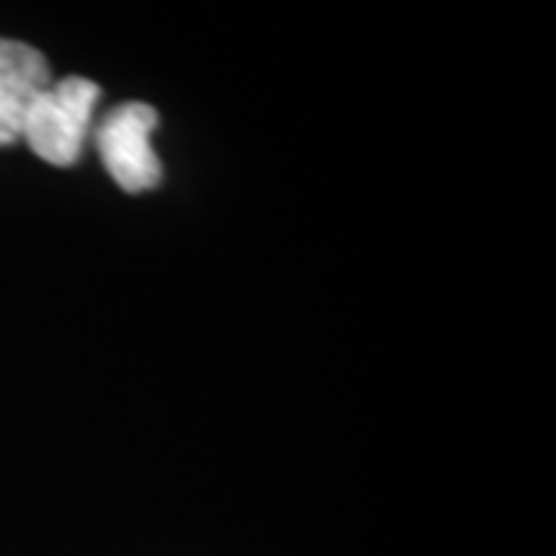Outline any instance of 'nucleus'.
Returning <instances> with one entry per match:
<instances>
[{
    "label": "nucleus",
    "instance_id": "nucleus-1",
    "mask_svg": "<svg viewBox=\"0 0 556 556\" xmlns=\"http://www.w3.org/2000/svg\"><path fill=\"white\" fill-rule=\"evenodd\" d=\"M97 100H100V87L93 80L65 78L60 84H50L31 102L22 137L47 164L72 167L80 159Z\"/></svg>",
    "mask_w": 556,
    "mask_h": 556
},
{
    "label": "nucleus",
    "instance_id": "nucleus-2",
    "mask_svg": "<svg viewBox=\"0 0 556 556\" xmlns=\"http://www.w3.org/2000/svg\"><path fill=\"white\" fill-rule=\"evenodd\" d=\"M159 112L146 102H124L112 109L97 130L102 161L124 192H149L161 182V161L152 149Z\"/></svg>",
    "mask_w": 556,
    "mask_h": 556
},
{
    "label": "nucleus",
    "instance_id": "nucleus-3",
    "mask_svg": "<svg viewBox=\"0 0 556 556\" xmlns=\"http://www.w3.org/2000/svg\"><path fill=\"white\" fill-rule=\"evenodd\" d=\"M50 87V62L35 47L0 38V146L22 137L31 102Z\"/></svg>",
    "mask_w": 556,
    "mask_h": 556
}]
</instances>
